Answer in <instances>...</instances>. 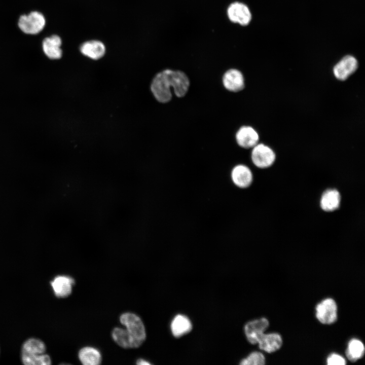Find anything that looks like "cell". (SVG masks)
<instances>
[{
  "label": "cell",
  "instance_id": "cell-1",
  "mask_svg": "<svg viewBox=\"0 0 365 365\" xmlns=\"http://www.w3.org/2000/svg\"><path fill=\"white\" fill-rule=\"evenodd\" d=\"M189 87V79L184 72L166 69L155 76L151 84V90L157 101L166 103L172 98L171 89L177 97H182L188 92Z\"/></svg>",
  "mask_w": 365,
  "mask_h": 365
},
{
  "label": "cell",
  "instance_id": "cell-8",
  "mask_svg": "<svg viewBox=\"0 0 365 365\" xmlns=\"http://www.w3.org/2000/svg\"><path fill=\"white\" fill-rule=\"evenodd\" d=\"M230 176L233 184L240 189H246L250 187L253 179L251 169L242 164L234 166L231 170Z\"/></svg>",
  "mask_w": 365,
  "mask_h": 365
},
{
  "label": "cell",
  "instance_id": "cell-10",
  "mask_svg": "<svg viewBox=\"0 0 365 365\" xmlns=\"http://www.w3.org/2000/svg\"><path fill=\"white\" fill-rule=\"evenodd\" d=\"M239 146L244 149H252L259 142V133L250 126H243L237 131L235 135Z\"/></svg>",
  "mask_w": 365,
  "mask_h": 365
},
{
  "label": "cell",
  "instance_id": "cell-3",
  "mask_svg": "<svg viewBox=\"0 0 365 365\" xmlns=\"http://www.w3.org/2000/svg\"><path fill=\"white\" fill-rule=\"evenodd\" d=\"M120 321L130 336L141 345L145 339L146 332L140 317L134 313L127 312L121 315Z\"/></svg>",
  "mask_w": 365,
  "mask_h": 365
},
{
  "label": "cell",
  "instance_id": "cell-20",
  "mask_svg": "<svg viewBox=\"0 0 365 365\" xmlns=\"http://www.w3.org/2000/svg\"><path fill=\"white\" fill-rule=\"evenodd\" d=\"M192 328V324L187 317L182 315H176L171 323V330L172 334L176 337H179L189 332Z\"/></svg>",
  "mask_w": 365,
  "mask_h": 365
},
{
  "label": "cell",
  "instance_id": "cell-19",
  "mask_svg": "<svg viewBox=\"0 0 365 365\" xmlns=\"http://www.w3.org/2000/svg\"><path fill=\"white\" fill-rule=\"evenodd\" d=\"M79 358L84 365H98L101 362V355L97 349L85 347L79 352Z\"/></svg>",
  "mask_w": 365,
  "mask_h": 365
},
{
  "label": "cell",
  "instance_id": "cell-21",
  "mask_svg": "<svg viewBox=\"0 0 365 365\" xmlns=\"http://www.w3.org/2000/svg\"><path fill=\"white\" fill-rule=\"evenodd\" d=\"M364 350V345L361 341L352 339L348 343L346 355L350 361L354 362L363 356Z\"/></svg>",
  "mask_w": 365,
  "mask_h": 365
},
{
  "label": "cell",
  "instance_id": "cell-13",
  "mask_svg": "<svg viewBox=\"0 0 365 365\" xmlns=\"http://www.w3.org/2000/svg\"><path fill=\"white\" fill-rule=\"evenodd\" d=\"M80 51L85 56L93 60H98L104 55L106 48L101 41L92 40L82 43L80 47Z\"/></svg>",
  "mask_w": 365,
  "mask_h": 365
},
{
  "label": "cell",
  "instance_id": "cell-11",
  "mask_svg": "<svg viewBox=\"0 0 365 365\" xmlns=\"http://www.w3.org/2000/svg\"><path fill=\"white\" fill-rule=\"evenodd\" d=\"M222 82L224 87L228 91L237 92L243 90L245 86L244 78L242 73L236 68H230L223 75Z\"/></svg>",
  "mask_w": 365,
  "mask_h": 365
},
{
  "label": "cell",
  "instance_id": "cell-6",
  "mask_svg": "<svg viewBox=\"0 0 365 365\" xmlns=\"http://www.w3.org/2000/svg\"><path fill=\"white\" fill-rule=\"evenodd\" d=\"M227 16L230 21L241 26H246L251 20V12L243 3L236 1L231 3L227 9Z\"/></svg>",
  "mask_w": 365,
  "mask_h": 365
},
{
  "label": "cell",
  "instance_id": "cell-12",
  "mask_svg": "<svg viewBox=\"0 0 365 365\" xmlns=\"http://www.w3.org/2000/svg\"><path fill=\"white\" fill-rule=\"evenodd\" d=\"M269 324L268 320L264 317L248 322L244 327L248 341L251 344H257L258 340L264 334Z\"/></svg>",
  "mask_w": 365,
  "mask_h": 365
},
{
  "label": "cell",
  "instance_id": "cell-23",
  "mask_svg": "<svg viewBox=\"0 0 365 365\" xmlns=\"http://www.w3.org/2000/svg\"><path fill=\"white\" fill-rule=\"evenodd\" d=\"M328 365H344L346 362L345 359L341 355L333 353L329 355L326 359Z\"/></svg>",
  "mask_w": 365,
  "mask_h": 365
},
{
  "label": "cell",
  "instance_id": "cell-18",
  "mask_svg": "<svg viewBox=\"0 0 365 365\" xmlns=\"http://www.w3.org/2000/svg\"><path fill=\"white\" fill-rule=\"evenodd\" d=\"M112 336L115 342L123 348H137L140 346L125 328H115L112 332Z\"/></svg>",
  "mask_w": 365,
  "mask_h": 365
},
{
  "label": "cell",
  "instance_id": "cell-24",
  "mask_svg": "<svg viewBox=\"0 0 365 365\" xmlns=\"http://www.w3.org/2000/svg\"><path fill=\"white\" fill-rule=\"evenodd\" d=\"M136 364L138 365H150L151 363L145 359L140 358L136 361Z\"/></svg>",
  "mask_w": 365,
  "mask_h": 365
},
{
  "label": "cell",
  "instance_id": "cell-7",
  "mask_svg": "<svg viewBox=\"0 0 365 365\" xmlns=\"http://www.w3.org/2000/svg\"><path fill=\"white\" fill-rule=\"evenodd\" d=\"M316 317L322 324H330L337 319V306L331 298H327L318 303L316 307Z\"/></svg>",
  "mask_w": 365,
  "mask_h": 365
},
{
  "label": "cell",
  "instance_id": "cell-9",
  "mask_svg": "<svg viewBox=\"0 0 365 365\" xmlns=\"http://www.w3.org/2000/svg\"><path fill=\"white\" fill-rule=\"evenodd\" d=\"M358 61L353 56L347 55L340 60L333 68V74L339 81H345L357 69Z\"/></svg>",
  "mask_w": 365,
  "mask_h": 365
},
{
  "label": "cell",
  "instance_id": "cell-17",
  "mask_svg": "<svg viewBox=\"0 0 365 365\" xmlns=\"http://www.w3.org/2000/svg\"><path fill=\"white\" fill-rule=\"evenodd\" d=\"M257 344L261 349L272 353L280 349L282 344V339L278 334L264 333L258 340Z\"/></svg>",
  "mask_w": 365,
  "mask_h": 365
},
{
  "label": "cell",
  "instance_id": "cell-2",
  "mask_svg": "<svg viewBox=\"0 0 365 365\" xmlns=\"http://www.w3.org/2000/svg\"><path fill=\"white\" fill-rule=\"evenodd\" d=\"M46 346L41 340L30 338L23 343L21 349V360L25 365H50L51 360L45 353Z\"/></svg>",
  "mask_w": 365,
  "mask_h": 365
},
{
  "label": "cell",
  "instance_id": "cell-14",
  "mask_svg": "<svg viewBox=\"0 0 365 365\" xmlns=\"http://www.w3.org/2000/svg\"><path fill=\"white\" fill-rule=\"evenodd\" d=\"M61 38L53 34L45 38L42 42V48L45 54L51 59H59L62 57Z\"/></svg>",
  "mask_w": 365,
  "mask_h": 365
},
{
  "label": "cell",
  "instance_id": "cell-22",
  "mask_svg": "<svg viewBox=\"0 0 365 365\" xmlns=\"http://www.w3.org/2000/svg\"><path fill=\"white\" fill-rule=\"evenodd\" d=\"M265 363L264 355L259 352H253L250 353L246 358L241 360L240 363L242 365H263Z\"/></svg>",
  "mask_w": 365,
  "mask_h": 365
},
{
  "label": "cell",
  "instance_id": "cell-5",
  "mask_svg": "<svg viewBox=\"0 0 365 365\" xmlns=\"http://www.w3.org/2000/svg\"><path fill=\"white\" fill-rule=\"evenodd\" d=\"M251 159L257 167L266 169L274 164L276 160V154L270 147L259 142L252 148Z\"/></svg>",
  "mask_w": 365,
  "mask_h": 365
},
{
  "label": "cell",
  "instance_id": "cell-15",
  "mask_svg": "<svg viewBox=\"0 0 365 365\" xmlns=\"http://www.w3.org/2000/svg\"><path fill=\"white\" fill-rule=\"evenodd\" d=\"M74 284V279L65 275L57 276L51 282L55 296L59 298L68 297L71 293Z\"/></svg>",
  "mask_w": 365,
  "mask_h": 365
},
{
  "label": "cell",
  "instance_id": "cell-4",
  "mask_svg": "<svg viewBox=\"0 0 365 365\" xmlns=\"http://www.w3.org/2000/svg\"><path fill=\"white\" fill-rule=\"evenodd\" d=\"M46 19L40 12L33 11L28 14L21 15L18 21L20 29L25 33L36 34L40 33L44 28Z\"/></svg>",
  "mask_w": 365,
  "mask_h": 365
},
{
  "label": "cell",
  "instance_id": "cell-16",
  "mask_svg": "<svg viewBox=\"0 0 365 365\" xmlns=\"http://www.w3.org/2000/svg\"><path fill=\"white\" fill-rule=\"evenodd\" d=\"M341 196L336 189H328L322 194L320 204L321 209L326 212L334 211L340 206Z\"/></svg>",
  "mask_w": 365,
  "mask_h": 365
}]
</instances>
